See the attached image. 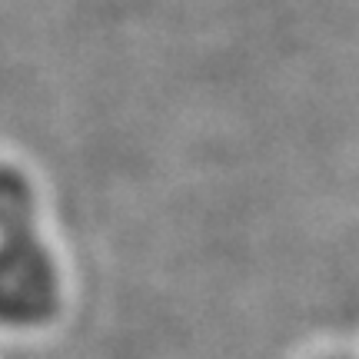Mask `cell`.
<instances>
[{
	"instance_id": "cell-1",
	"label": "cell",
	"mask_w": 359,
	"mask_h": 359,
	"mask_svg": "<svg viewBox=\"0 0 359 359\" xmlns=\"http://www.w3.org/2000/svg\"><path fill=\"white\" fill-rule=\"evenodd\" d=\"M57 303V273L34 226L0 230V323L30 326Z\"/></svg>"
},
{
	"instance_id": "cell-2",
	"label": "cell",
	"mask_w": 359,
	"mask_h": 359,
	"mask_svg": "<svg viewBox=\"0 0 359 359\" xmlns=\"http://www.w3.org/2000/svg\"><path fill=\"white\" fill-rule=\"evenodd\" d=\"M34 226V196L20 173L0 167V230Z\"/></svg>"
}]
</instances>
